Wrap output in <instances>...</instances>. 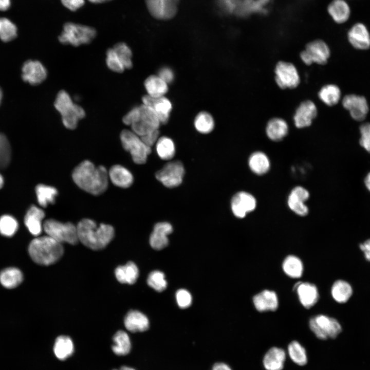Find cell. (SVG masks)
<instances>
[{
  "label": "cell",
  "instance_id": "47",
  "mask_svg": "<svg viewBox=\"0 0 370 370\" xmlns=\"http://www.w3.org/2000/svg\"><path fill=\"white\" fill-rule=\"evenodd\" d=\"M11 157L10 143L6 136L0 133V169L6 168Z\"/></svg>",
  "mask_w": 370,
  "mask_h": 370
},
{
  "label": "cell",
  "instance_id": "57",
  "mask_svg": "<svg viewBox=\"0 0 370 370\" xmlns=\"http://www.w3.org/2000/svg\"><path fill=\"white\" fill-rule=\"evenodd\" d=\"M212 370H232L230 367L224 363H217L215 364Z\"/></svg>",
  "mask_w": 370,
  "mask_h": 370
},
{
  "label": "cell",
  "instance_id": "12",
  "mask_svg": "<svg viewBox=\"0 0 370 370\" xmlns=\"http://www.w3.org/2000/svg\"><path fill=\"white\" fill-rule=\"evenodd\" d=\"M184 169L178 161L167 163L156 173V178L164 186L172 188L179 186L183 180Z\"/></svg>",
  "mask_w": 370,
  "mask_h": 370
},
{
  "label": "cell",
  "instance_id": "5",
  "mask_svg": "<svg viewBox=\"0 0 370 370\" xmlns=\"http://www.w3.org/2000/svg\"><path fill=\"white\" fill-rule=\"evenodd\" d=\"M97 31L91 27L67 22L63 26V30L58 36L62 44L78 47L90 43L96 37Z\"/></svg>",
  "mask_w": 370,
  "mask_h": 370
},
{
  "label": "cell",
  "instance_id": "28",
  "mask_svg": "<svg viewBox=\"0 0 370 370\" xmlns=\"http://www.w3.org/2000/svg\"><path fill=\"white\" fill-rule=\"evenodd\" d=\"M23 280V274L17 268H6L0 272V283L6 288H14L17 287Z\"/></svg>",
  "mask_w": 370,
  "mask_h": 370
},
{
  "label": "cell",
  "instance_id": "9",
  "mask_svg": "<svg viewBox=\"0 0 370 370\" xmlns=\"http://www.w3.org/2000/svg\"><path fill=\"white\" fill-rule=\"evenodd\" d=\"M330 49L327 44L321 39L308 43L305 49L300 53L302 61L307 65L312 63L324 65L330 57Z\"/></svg>",
  "mask_w": 370,
  "mask_h": 370
},
{
  "label": "cell",
  "instance_id": "32",
  "mask_svg": "<svg viewBox=\"0 0 370 370\" xmlns=\"http://www.w3.org/2000/svg\"><path fill=\"white\" fill-rule=\"evenodd\" d=\"M74 350L71 339L68 336H60L57 338L53 346V351L56 357L64 360L70 357Z\"/></svg>",
  "mask_w": 370,
  "mask_h": 370
},
{
  "label": "cell",
  "instance_id": "49",
  "mask_svg": "<svg viewBox=\"0 0 370 370\" xmlns=\"http://www.w3.org/2000/svg\"><path fill=\"white\" fill-rule=\"evenodd\" d=\"M289 208L297 214L300 216H305L308 213V208L302 201L291 194H289L287 200Z\"/></svg>",
  "mask_w": 370,
  "mask_h": 370
},
{
  "label": "cell",
  "instance_id": "43",
  "mask_svg": "<svg viewBox=\"0 0 370 370\" xmlns=\"http://www.w3.org/2000/svg\"><path fill=\"white\" fill-rule=\"evenodd\" d=\"M18 224L12 216L5 214L0 217V234L6 237L13 236L17 231Z\"/></svg>",
  "mask_w": 370,
  "mask_h": 370
},
{
  "label": "cell",
  "instance_id": "13",
  "mask_svg": "<svg viewBox=\"0 0 370 370\" xmlns=\"http://www.w3.org/2000/svg\"><path fill=\"white\" fill-rule=\"evenodd\" d=\"M47 71L44 65L37 60H28L22 68V78L25 82L37 85L45 80Z\"/></svg>",
  "mask_w": 370,
  "mask_h": 370
},
{
  "label": "cell",
  "instance_id": "38",
  "mask_svg": "<svg viewBox=\"0 0 370 370\" xmlns=\"http://www.w3.org/2000/svg\"><path fill=\"white\" fill-rule=\"evenodd\" d=\"M86 116L84 108L76 103L74 108L69 112L62 116V121L64 126L69 130H74L78 125L79 121Z\"/></svg>",
  "mask_w": 370,
  "mask_h": 370
},
{
  "label": "cell",
  "instance_id": "20",
  "mask_svg": "<svg viewBox=\"0 0 370 370\" xmlns=\"http://www.w3.org/2000/svg\"><path fill=\"white\" fill-rule=\"evenodd\" d=\"M45 212L41 208L32 205L27 210L24 217V224L29 232L38 236L42 232V220L45 217Z\"/></svg>",
  "mask_w": 370,
  "mask_h": 370
},
{
  "label": "cell",
  "instance_id": "30",
  "mask_svg": "<svg viewBox=\"0 0 370 370\" xmlns=\"http://www.w3.org/2000/svg\"><path fill=\"white\" fill-rule=\"evenodd\" d=\"M147 95L154 98L164 96L168 91V84L158 76L152 75L144 83Z\"/></svg>",
  "mask_w": 370,
  "mask_h": 370
},
{
  "label": "cell",
  "instance_id": "62",
  "mask_svg": "<svg viewBox=\"0 0 370 370\" xmlns=\"http://www.w3.org/2000/svg\"><path fill=\"white\" fill-rule=\"evenodd\" d=\"M4 183V179L3 176L0 174V189H1L3 187Z\"/></svg>",
  "mask_w": 370,
  "mask_h": 370
},
{
  "label": "cell",
  "instance_id": "52",
  "mask_svg": "<svg viewBox=\"0 0 370 370\" xmlns=\"http://www.w3.org/2000/svg\"><path fill=\"white\" fill-rule=\"evenodd\" d=\"M290 194L304 202H305L309 197L308 191L304 188L300 186L294 188Z\"/></svg>",
  "mask_w": 370,
  "mask_h": 370
},
{
  "label": "cell",
  "instance_id": "48",
  "mask_svg": "<svg viewBox=\"0 0 370 370\" xmlns=\"http://www.w3.org/2000/svg\"><path fill=\"white\" fill-rule=\"evenodd\" d=\"M106 55V64L110 70L117 73H122L124 71V65L113 48L107 50Z\"/></svg>",
  "mask_w": 370,
  "mask_h": 370
},
{
  "label": "cell",
  "instance_id": "27",
  "mask_svg": "<svg viewBox=\"0 0 370 370\" xmlns=\"http://www.w3.org/2000/svg\"><path fill=\"white\" fill-rule=\"evenodd\" d=\"M266 133L271 140L278 141L282 140L288 133V126L283 119L273 118L267 123Z\"/></svg>",
  "mask_w": 370,
  "mask_h": 370
},
{
  "label": "cell",
  "instance_id": "53",
  "mask_svg": "<svg viewBox=\"0 0 370 370\" xmlns=\"http://www.w3.org/2000/svg\"><path fill=\"white\" fill-rule=\"evenodd\" d=\"M159 131L157 130L140 137L146 145L151 147L152 145L157 142L159 139Z\"/></svg>",
  "mask_w": 370,
  "mask_h": 370
},
{
  "label": "cell",
  "instance_id": "39",
  "mask_svg": "<svg viewBox=\"0 0 370 370\" xmlns=\"http://www.w3.org/2000/svg\"><path fill=\"white\" fill-rule=\"evenodd\" d=\"M156 151L159 157L163 160H170L175 153L173 140L167 137L159 138L156 142Z\"/></svg>",
  "mask_w": 370,
  "mask_h": 370
},
{
  "label": "cell",
  "instance_id": "60",
  "mask_svg": "<svg viewBox=\"0 0 370 370\" xmlns=\"http://www.w3.org/2000/svg\"><path fill=\"white\" fill-rule=\"evenodd\" d=\"M90 2L92 3H101L110 1L111 0H88Z\"/></svg>",
  "mask_w": 370,
  "mask_h": 370
},
{
  "label": "cell",
  "instance_id": "50",
  "mask_svg": "<svg viewBox=\"0 0 370 370\" xmlns=\"http://www.w3.org/2000/svg\"><path fill=\"white\" fill-rule=\"evenodd\" d=\"M361 137L359 140L360 145L370 153V123H366L360 126Z\"/></svg>",
  "mask_w": 370,
  "mask_h": 370
},
{
  "label": "cell",
  "instance_id": "63",
  "mask_svg": "<svg viewBox=\"0 0 370 370\" xmlns=\"http://www.w3.org/2000/svg\"><path fill=\"white\" fill-rule=\"evenodd\" d=\"M2 97H3V92H2V89H1V87H0V104H1V101H2Z\"/></svg>",
  "mask_w": 370,
  "mask_h": 370
},
{
  "label": "cell",
  "instance_id": "11",
  "mask_svg": "<svg viewBox=\"0 0 370 370\" xmlns=\"http://www.w3.org/2000/svg\"><path fill=\"white\" fill-rule=\"evenodd\" d=\"M180 0H145L151 15L158 20L166 21L174 18L177 13Z\"/></svg>",
  "mask_w": 370,
  "mask_h": 370
},
{
  "label": "cell",
  "instance_id": "36",
  "mask_svg": "<svg viewBox=\"0 0 370 370\" xmlns=\"http://www.w3.org/2000/svg\"><path fill=\"white\" fill-rule=\"evenodd\" d=\"M341 95L340 88L334 84H328L324 86L318 93L320 99L329 106L337 104L340 100Z\"/></svg>",
  "mask_w": 370,
  "mask_h": 370
},
{
  "label": "cell",
  "instance_id": "58",
  "mask_svg": "<svg viewBox=\"0 0 370 370\" xmlns=\"http://www.w3.org/2000/svg\"><path fill=\"white\" fill-rule=\"evenodd\" d=\"M10 6V0H0V10H6L9 8Z\"/></svg>",
  "mask_w": 370,
  "mask_h": 370
},
{
  "label": "cell",
  "instance_id": "19",
  "mask_svg": "<svg viewBox=\"0 0 370 370\" xmlns=\"http://www.w3.org/2000/svg\"><path fill=\"white\" fill-rule=\"evenodd\" d=\"M173 231L172 225L167 222L156 224L150 237L151 246L156 250H160L168 246V236Z\"/></svg>",
  "mask_w": 370,
  "mask_h": 370
},
{
  "label": "cell",
  "instance_id": "37",
  "mask_svg": "<svg viewBox=\"0 0 370 370\" xmlns=\"http://www.w3.org/2000/svg\"><path fill=\"white\" fill-rule=\"evenodd\" d=\"M282 267L284 272L292 278L301 277L303 271L302 262L294 255L287 256L283 262Z\"/></svg>",
  "mask_w": 370,
  "mask_h": 370
},
{
  "label": "cell",
  "instance_id": "24",
  "mask_svg": "<svg viewBox=\"0 0 370 370\" xmlns=\"http://www.w3.org/2000/svg\"><path fill=\"white\" fill-rule=\"evenodd\" d=\"M124 325L131 332H142L149 327L147 318L142 312L137 310H131L124 319Z\"/></svg>",
  "mask_w": 370,
  "mask_h": 370
},
{
  "label": "cell",
  "instance_id": "18",
  "mask_svg": "<svg viewBox=\"0 0 370 370\" xmlns=\"http://www.w3.org/2000/svg\"><path fill=\"white\" fill-rule=\"evenodd\" d=\"M317 115V108L315 104L310 100L302 102L297 108L293 116V121L298 128L310 126Z\"/></svg>",
  "mask_w": 370,
  "mask_h": 370
},
{
  "label": "cell",
  "instance_id": "7",
  "mask_svg": "<svg viewBox=\"0 0 370 370\" xmlns=\"http://www.w3.org/2000/svg\"><path fill=\"white\" fill-rule=\"evenodd\" d=\"M120 137L123 148L130 153L134 162L138 164L145 163L151 152V147L132 130H123Z\"/></svg>",
  "mask_w": 370,
  "mask_h": 370
},
{
  "label": "cell",
  "instance_id": "59",
  "mask_svg": "<svg viewBox=\"0 0 370 370\" xmlns=\"http://www.w3.org/2000/svg\"><path fill=\"white\" fill-rule=\"evenodd\" d=\"M364 183L366 188L370 191V172L366 176Z\"/></svg>",
  "mask_w": 370,
  "mask_h": 370
},
{
  "label": "cell",
  "instance_id": "2",
  "mask_svg": "<svg viewBox=\"0 0 370 370\" xmlns=\"http://www.w3.org/2000/svg\"><path fill=\"white\" fill-rule=\"evenodd\" d=\"M79 240L86 247L95 250L104 248L113 239L114 228L109 225H98L93 220L84 218L77 226Z\"/></svg>",
  "mask_w": 370,
  "mask_h": 370
},
{
  "label": "cell",
  "instance_id": "17",
  "mask_svg": "<svg viewBox=\"0 0 370 370\" xmlns=\"http://www.w3.org/2000/svg\"><path fill=\"white\" fill-rule=\"evenodd\" d=\"M142 101L143 104L154 110L160 123L168 122L172 108V103L168 98L164 96L154 98L147 95L142 97Z\"/></svg>",
  "mask_w": 370,
  "mask_h": 370
},
{
  "label": "cell",
  "instance_id": "41",
  "mask_svg": "<svg viewBox=\"0 0 370 370\" xmlns=\"http://www.w3.org/2000/svg\"><path fill=\"white\" fill-rule=\"evenodd\" d=\"M288 355L291 360L300 366L305 365L307 362L306 350L297 341H292L288 346Z\"/></svg>",
  "mask_w": 370,
  "mask_h": 370
},
{
  "label": "cell",
  "instance_id": "51",
  "mask_svg": "<svg viewBox=\"0 0 370 370\" xmlns=\"http://www.w3.org/2000/svg\"><path fill=\"white\" fill-rule=\"evenodd\" d=\"M176 299L178 305L181 308L189 307L192 303L190 293L186 289H180L176 293Z\"/></svg>",
  "mask_w": 370,
  "mask_h": 370
},
{
  "label": "cell",
  "instance_id": "23",
  "mask_svg": "<svg viewBox=\"0 0 370 370\" xmlns=\"http://www.w3.org/2000/svg\"><path fill=\"white\" fill-rule=\"evenodd\" d=\"M327 12L338 24L346 22L350 15V8L345 0H332L327 7Z\"/></svg>",
  "mask_w": 370,
  "mask_h": 370
},
{
  "label": "cell",
  "instance_id": "64",
  "mask_svg": "<svg viewBox=\"0 0 370 370\" xmlns=\"http://www.w3.org/2000/svg\"><path fill=\"white\" fill-rule=\"evenodd\" d=\"M113 370H118V369H113Z\"/></svg>",
  "mask_w": 370,
  "mask_h": 370
},
{
  "label": "cell",
  "instance_id": "35",
  "mask_svg": "<svg viewBox=\"0 0 370 370\" xmlns=\"http://www.w3.org/2000/svg\"><path fill=\"white\" fill-rule=\"evenodd\" d=\"M112 345L113 352L118 356L127 355L131 349V343L127 334L124 331H118L113 337Z\"/></svg>",
  "mask_w": 370,
  "mask_h": 370
},
{
  "label": "cell",
  "instance_id": "25",
  "mask_svg": "<svg viewBox=\"0 0 370 370\" xmlns=\"http://www.w3.org/2000/svg\"><path fill=\"white\" fill-rule=\"evenodd\" d=\"M286 353L281 348H270L263 358V365L266 370H282L286 359Z\"/></svg>",
  "mask_w": 370,
  "mask_h": 370
},
{
  "label": "cell",
  "instance_id": "33",
  "mask_svg": "<svg viewBox=\"0 0 370 370\" xmlns=\"http://www.w3.org/2000/svg\"><path fill=\"white\" fill-rule=\"evenodd\" d=\"M248 164L251 170L257 175H263L270 168V161L267 155L261 152H256L250 156Z\"/></svg>",
  "mask_w": 370,
  "mask_h": 370
},
{
  "label": "cell",
  "instance_id": "3",
  "mask_svg": "<svg viewBox=\"0 0 370 370\" xmlns=\"http://www.w3.org/2000/svg\"><path fill=\"white\" fill-rule=\"evenodd\" d=\"M28 253L36 264L48 266L60 259L64 249L62 244L46 235L32 239L28 246Z\"/></svg>",
  "mask_w": 370,
  "mask_h": 370
},
{
  "label": "cell",
  "instance_id": "55",
  "mask_svg": "<svg viewBox=\"0 0 370 370\" xmlns=\"http://www.w3.org/2000/svg\"><path fill=\"white\" fill-rule=\"evenodd\" d=\"M61 1L66 8L72 11L78 10L85 3V0H61Z\"/></svg>",
  "mask_w": 370,
  "mask_h": 370
},
{
  "label": "cell",
  "instance_id": "10",
  "mask_svg": "<svg viewBox=\"0 0 370 370\" xmlns=\"http://www.w3.org/2000/svg\"><path fill=\"white\" fill-rule=\"evenodd\" d=\"M275 74L276 83L282 89H293L300 83L298 70L291 63L279 61L275 66Z\"/></svg>",
  "mask_w": 370,
  "mask_h": 370
},
{
  "label": "cell",
  "instance_id": "61",
  "mask_svg": "<svg viewBox=\"0 0 370 370\" xmlns=\"http://www.w3.org/2000/svg\"><path fill=\"white\" fill-rule=\"evenodd\" d=\"M118 370H135L133 368L126 366H121Z\"/></svg>",
  "mask_w": 370,
  "mask_h": 370
},
{
  "label": "cell",
  "instance_id": "16",
  "mask_svg": "<svg viewBox=\"0 0 370 370\" xmlns=\"http://www.w3.org/2000/svg\"><path fill=\"white\" fill-rule=\"evenodd\" d=\"M350 44L356 49L366 50L370 48V33L362 23L354 24L347 32Z\"/></svg>",
  "mask_w": 370,
  "mask_h": 370
},
{
  "label": "cell",
  "instance_id": "14",
  "mask_svg": "<svg viewBox=\"0 0 370 370\" xmlns=\"http://www.w3.org/2000/svg\"><path fill=\"white\" fill-rule=\"evenodd\" d=\"M343 107L348 110L352 118L363 120L368 112V105L365 97L354 94L346 95L342 100Z\"/></svg>",
  "mask_w": 370,
  "mask_h": 370
},
{
  "label": "cell",
  "instance_id": "42",
  "mask_svg": "<svg viewBox=\"0 0 370 370\" xmlns=\"http://www.w3.org/2000/svg\"><path fill=\"white\" fill-rule=\"evenodd\" d=\"M194 126L197 131L202 134L209 133L214 127V119L208 112H201L195 118Z\"/></svg>",
  "mask_w": 370,
  "mask_h": 370
},
{
  "label": "cell",
  "instance_id": "22",
  "mask_svg": "<svg viewBox=\"0 0 370 370\" xmlns=\"http://www.w3.org/2000/svg\"><path fill=\"white\" fill-rule=\"evenodd\" d=\"M254 305L258 311H274L278 307V299L272 291L265 290L253 298Z\"/></svg>",
  "mask_w": 370,
  "mask_h": 370
},
{
  "label": "cell",
  "instance_id": "56",
  "mask_svg": "<svg viewBox=\"0 0 370 370\" xmlns=\"http://www.w3.org/2000/svg\"><path fill=\"white\" fill-rule=\"evenodd\" d=\"M359 247L364 252L365 258L370 261V239L366 240L363 243L360 244Z\"/></svg>",
  "mask_w": 370,
  "mask_h": 370
},
{
  "label": "cell",
  "instance_id": "21",
  "mask_svg": "<svg viewBox=\"0 0 370 370\" xmlns=\"http://www.w3.org/2000/svg\"><path fill=\"white\" fill-rule=\"evenodd\" d=\"M295 288L299 300L302 305L306 308H310L318 301L319 294L317 287L309 283L299 282Z\"/></svg>",
  "mask_w": 370,
  "mask_h": 370
},
{
  "label": "cell",
  "instance_id": "54",
  "mask_svg": "<svg viewBox=\"0 0 370 370\" xmlns=\"http://www.w3.org/2000/svg\"><path fill=\"white\" fill-rule=\"evenodd\" d=\"M158 76L167 84L172 82L174 78L173 70L167 67H164L161 68L158 72Z\"/></svg>",
  "mask_w": 370,
  "mask_h": 370
},
{
  "label": "cell",
  "instance_id": "29",
  "mask_svg": "<svg viewBox=\"0 0 370 370\" xmlns=\"http://www.w3.org/2000/svg\"><path fill=\"white\" fill-rule=\"evenodd\" d=\"M115 275L121 283L133 284L138 277L139 270L134 263L129 262L124 266H118L115 270Z\"/></svg>",
  "mask_w": 370,
  "mask_h": 370
},
{
  "label": "cell",
  "instance_id": "44",
  "mask_svg": "<svg viewBox=\"0 0 370 370\" xmlns=\"http://www.w3.org/2000/svg\"><path fill=\"white\" fill-rule=\"evenodd\" d=\"M125 69L133 66L132 52L130 47L124 42H119L113 47Z\"/></svg>",
  "mask_w": 370,
  "mask_h": 370
},
{
  "label": "cell",
  "instance_id": "15",
  "mask_svg": "<svg viewBox=\"0 0 370 370\" xmlns=\"http://www.w3.org/2000/svg\"><path fill=\"white\" fill-rule=\"evenodd\" d=\"M231 206L233 214L237 218H244L246 214L253 211L256 206L254 197L246 192H239L233 197Z\"/></svg>",
  "mask_w": 370,
  "mask_h": 370
},
{
  "label": "cell",
  "instance_id": "8",
  "mask_svg": "<svg viewBox=\"0 0 370 370\" xmlns=\"http://www.w3.org/2000/svg\"><path fill=\"white\" fill-rule=\"evenodd\" d=\"M309 324L311 331L321 340L334 339L342 331L338 320L325 315L319 314L311 318Z\"/></svg>",
  "mask_w": 370,
  "mask_h": 370
},
{
  "label": "cell",
  "instance_id": "45",
  "mask_svg": "<svg viewBox=\"0 0 370 370\" xmlns=\"http://www.w3.org/2000/svg\"><path fill=\"white\" fill-rule=\"evenodd\" d=\"M17 36V28L9 20L0 18V39L5 42H9Z\"/></svg>",
  "mask_w": 370,
  "mask_h": 370
},
{
  "label": "cell",
  "instance_id": "4",
  "mask_svg": "<svg viewBox=\"0 0 370 370\" xmlns=\"http://www.w3.org/2000/svg\"><path fill=\"white\" fill-rule=\"evenodd\" d=\"M122 121L139 137L158 130L161 124L154 110L143 104L133 107L123 116Z\"/></svg>",
  "mask_w": 370,
  "mask_h": 370
},
{
  "label": "cell",
  "instance_id": "34",
  "mask_svg": "<svg viewBox=\"0 0 370 370\" xmlns=\"http://www.w3.org/2000/svg\"><path fill=\"white\" fill-rule=\"evenodd\" d=\"M331 293L334 299L339 303L346 302L353 293L350 285L343 280L336 281L331 289Z\"/></svg>",
  "mask_w": 370,
  "mask_h": 370
},
{
  "label": "cell",
  "instance_id": "31",
  "mask_svg": "<svg viewBox=\"0 0 370 370\" xmlns=\"http://www.w3.org/2000/svg\"><path fill=\"white\" fill-rule=\"evenodd\" d=\"M35 191L39 204L44 208L54 203L58 194L56 188L44 184H38Z\"/></svg>",
  "mask_w": 370,
  "mask_h": 370
},
{
  "label": "cell",
  "instance_id": "46",
  "mask_svg": "<svg viewBox=\"0 0 370 370\" xmlns=\"http://www.w3.org/2000/svg\"><path fill=\"white\" fill-rule=\"evenodd\" d=\"M148 285L158 292L163 291L167 286V282L164 273L160 271L151 272L147 278Z\"/></svg>",
  "mask_w": 370,
  "mask_h": 370
},
{
  "label": "cell",
  "instance_id": "26",
  "mask_svg": "<svg viewBox=\"0 0 370 370\" xmlns=\"http://www.w3.org/2000/svg\"><path fill=\"white\" fill-rule=\"evenodd\" d=\"M108 173L113 183L117 187L127 188L133 183V176L132 173L121 165H113Z\"/></svg>",
  "mask_w": 370,
  "mask_h": 370
},
{
  "label": "cell",
  "instance_id": "1",
  "mask_svg": "<svg viewBox=\"0 0 370 370\" xmlns=\"http://www.w3.org/2000/svg\"><path fill=\"white\" fill-rule=\"evenodd\" d=\"M72 177L80 188L94 195L103 193L108 186V173L106 168L103 165L96 166L87 160L75 168Z\"/></svg>",
  "mask_w": 370,
  "mask_h": 370
},
{
  "label": "cell",
  "instance_id": "40",
  "mask_svg": "<svg viewBox=\"0 0 370 370\" xmlns=\"http://www.w3.org/2000/svg\"><path fill=\"white\" fill-rule=\"evenodd\" d=\"M75 104L70 95L66 91L61 90L57 95L54 106L62 116L70 112Z\"/></svg>",
  "mask_w": 370,
  "mask_h": 370
},
{
  "label": "cell",
  "instance_id": "6",
  "mask_svg": "<svg viewBox=\"0 0 370 370\" xmlns=\"http://www.w3.org/2000/svg\"><path fill=\"white\" fill-rule=\"evenodd\" d=\"M43 228L47 235L62 244H77L79 240L77 228L70 222L62 223L48 219L43 223Z\"/></svg>",
  "mask_w": 370,
  "mask_h": 370
}]
</instances>
